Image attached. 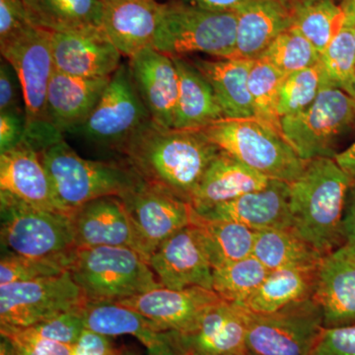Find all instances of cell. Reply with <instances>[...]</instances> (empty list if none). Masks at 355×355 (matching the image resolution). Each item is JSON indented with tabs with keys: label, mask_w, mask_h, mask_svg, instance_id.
Masks as SVG:
<instances>
[{
	"label": "cell",
	"mask_w": 355,
	"mask_h": 355,
	"mask_svg": "<svg viewBox=\"0 0 355 355\" xmlns=\"http://www.w3.org/2000/svg\"><path fill=\"white\" fill-rule=\"evenodd\" d=\"M150 114L132 83L128 64L112 76L95 109L76 132L99 146L120 151L151 123Z\"/></svg>",
	"instance_id": "obj_11"
},
{
	"label": "cell",
	"mask_w": 355,
	"mask_h": 355,
	"mask_svg": "<svg viewBox=\"0 0 355 355\" xmlns=\"http://www.w3.org/2000/svg\"><path fill=\"white\" fill-rule=\"evenodd\" d=\"M221 299L214 291L203 287L175 291L161 286L116 303L137 311L160 331L184 333L191 330L203 313Z\"/></svg>",
	"instance_id": "obj_15"
},
{
	"label": "cell",
	"mask_w": 355,
	"mask_h": 355,
	"mask_svg": "<svg viewBox=\"0 0 355 355\" xmlns=\"http://www.w3.org/2000/svg\"><path fill=\"white\" fill-rule=\"evenodd\" d=\"M147 182L191 203L218 148L202 130L165 128L151 121L121 149Z\"/></svg>",
	"instance_id": "obj_1"
},
{
	"label": "cell",
	"mask_w": 355,
	"mask_h": 355,
	"mask_svg": "<svg viewBox=\"0 0 355 355\" xmlns=\"http://www.w3.org/2000/svg\"><path fill=\"white\" fill-rule=\"evenodd\" d=\"M0 355H11L10 349H9L8 343L6 338L1 336V343H0Z\"/></svg>",
	"instance_id": "obj_52"
},
{
	"label": "cell",
	"mask_w": 355,
	"mask_h": 355,
	"mask_svg": "<svg viewBox=\"0 0 355 355\" xmlns=\"http://www.w3.org/2000/svg\"><path fill=\"white\" fill-rule=\"evenodd\" d=\"M179 76L175 116L177 130H203L224 118L214 89L202 72L183 57H171Z\"/></svg>",
	"instance_id": "obj_29"
},
{
	"label": "cell",
	"mask_w": 355,
	"mask_h": 355,
	"mask_svg": "<svg viewBox=\"0 0 355 355\" xmlns=\"http://www.w3.org/2000/svg\"><path fill=\"white\" fill-rule=\"evenodd\" d=\"M292 28L320 53L326 50L345 23L342 7L335 0H289Z\"/></svg>",
	"instance_id": "obj_34"
},
{
	"label": "cell",
	"mask_w": 355,
	"mask_h": 355,
	"mask_svg": "<svg viewBox=\"0 0 355 355\" xmlns=\"http://www.w3.org/2000/svg\"><path fill=\"white\" fill-rule=\"evenodd\" d=\"M198 214L205 218L236 222L254 232L292 228L289 184L272 180L263 190L246 193Z\"/></svg>",
	"instance_id": "obj_21"
},
{
	"label": "cell",
	"mask_w": 355,
	"mask_h": 355,
	"mask_svg": "<svg viewBox=\"0 0 355 355\" xmlns=\"http://www.w3.org/2000/svg\"><path fill=\"white\" fill-rule=\"evenodd\" d=\"M244 311L249 355H311L324 329L323 313L313 297L268 314Z\"/></svg>",
	"instance_id": "obj_10"
},
{
	"label": "cell",
	"mask_w": 355,
	"mask_h": 355,
	"mask_svg": "<svg viewBox=\"0 0 355 355\" xmlns=\"http://www.w3.org/2000/svg\"><path fill=\"white\" fill-rule=\"evenodd\" d=\"M352 184L329 157L307 161L302 174L289 183L292 228L324 256L345 245L342 221Z\"/></svg>",
	"instance_id": "obj_2"
},
{
	"label": "cell",
	"mask_w": 355,
	"mask_h": 355,
	"mask_svg": "<svg viewBox=\"0 0 355 355\" xmlns=\"http://www.w3.org/2000/svg\"><path fill=\"white\" fill-rule=\"evenodd\" d=\"M236 25L234 12H214L182 1L162 4L153 48L170 57L202 53L232 58Z\"/></svg>",
	"instance_id": "obj_8"
},
{
	"label": "cell",
	"mask_w": 355,
	"mask_h": 355,
	"mask_svg": "<svg viewBox=\"0 0 355 355\" xmlns=\"http://www.w3.org/2000/svg\"><path fill=\"white\" fill-rule=\"evenodd\" d=\"M270 182V178L221 150L203 175L191 205L200 214L246 193L263 190Z\"/></svg>",
	"instance_id": "obj_27"
},
{
	"label": "cell",
	"mask_w": 355,
	"mask_h": 355,
	"mask_svg": "<svg viewBox=\"0 0 355 355\" xmlns=\"http://www.w3.org/2000/svg\"><path fill=\"white\" fill-rule=\"evenodd\" d=\"M191 225L214 270L252 256L254 232L236 222L205 218L193 209Z\"/></svg>",
	"instance_id": "obj_30"
},
{
	"label": "cell",
	"mask_w": 355,
	"mask_h": 355,
	"mask_svg": "<svg viewBox=\"0 0 355 355\" xmlns=\"http://www.w3.org/2000/svg\"><path fill=\"white\" fill-rule=\"evenodd\" d=\"M148 265L166 288L181 291L200 286L214 291V268L191 224L161 243Z\"/></svg>",
	"instance_id": "obj_16"
},
{
	"label": "cell",
	"mask_w": 355,
	"mask_h": 355,
	"mask_svg": "<svg viewBox=\"0 0 355 355\" xmlns=\"http://www.w3.org/2000/svg\"><path fill=\"white\" fill-rule=\"evenodd\" d=\"M182 355H247V322L241 306L219 300L184 333H171Z\"/></svg>",
	"instance_id": "obj_14"
},
{
	"label": "cell",
	"mask_w": 355,
	"mask_h": 355,
	"mask_svg": "<svg viewBox=\"0 0 355 355\" xmlns=\"http://www.w3.org/2000/svg\"><path fill=\"white\" fill-rule=\"evenodd\" d=\"M311 355H355V324L324 328Z\"/></svg>",
	"instance_id": "obj_42"
},
{
	"label": "cell",
	"mask_w": 355,
	"mask_h": 355,
	"mask_svg": "<svg viewBox=\"0 0 355 355\" xmlns=\"http://www.w3.org/2000/svg\"><path fill=\"white\" fill-rule=\"evenodd\" d=\"M352 26H354V25H352ZM354 33H355V26H354Z\"/></svg>",
	"instance_id": "obj_55"
},
{
	"label": "cell",
	"mask_w": 355,
	"mask_h": 355,
	"mask_svg": "<svg viewBox=\"0 0 355 355\" xmlns=\"http://www.w3.org/2000/svg\"><path fill=\"white\" fill-rule=\"evenodd\" d=\"M252 254L270 272L282 268L316 270L324 257L293 228L257 231Z\"/></svg>",
	"instance_id": "obj_31"
},
{
	"label": "cell",
	"mask_w": 355,
	"mask_h": 355,
	"mask_svg": "<svg viewBox=\"0 0 355 355\" xmlns=\"http://www.w3.org/2000/svg\"><path fill=\"white\" fill-rule=\"evenodd\" d=\"M69 270L90 302H120L162 286L132 248H77Z\"/></svg>",
	"instance_id": "obj_5"
},
{
	"label": "cell",
	"mask_w": 355,
	"mask_h": 355,
	"mask_svg": "<svg viewBox=\"0 0 355 355\" xmlns=\"http://www.w3.org/2000/svg\"><path fill=\"white\" fill-rule=\"evenodd\" d=\"M71 220L77 248L127 247L137 251L132 223L119 197L91 200L72 212Z\"/></svg>",
	"instance_id": "obj_22"
},
{
	"label": "cell",
	"mask_w": 355,
	"mask_h": 355,
	"mask_svg": "<svg viewBox=\"0 0 355 355\" xmlns=\"http://www.w3.org/2000/svg\"><path fill=\"white\" fill-rule=\"evenodd\" d=\"M83 310V307L67 311L42 323L24 329L40 338L72 347L85 329Z\"/></svg>",
	"instance_id": "obj_41"
},
{
	"label": "cell",
	"mask_w": 355,
	"mask_h": 355,
	"mask_svg": "<svg viewBox=\"0 0 355 355\" xmlns=\"http://www.w3.org/2000/svg\"><path fill=\"white\" fill-rule=\"evenodd\" d=\"M120 198L132 223L137 251L147 263L161 243L191 224L190 202L144 180Z\"/></svg>",
	"instance_id": "obj_13"
},
{
	"label": "cell",
	"mask_w": 355,
	"mask_h": 355,
	"mask_svg": "<svg viewBox=\"0 0 355 355\" xmlns=\"http://www.w3.org/2000/svg\"><path fill=\"white\" fill-rule=\"evenodd\" d=\"M247 0H182L183 3L214 12H234Z\"/></svg>",
	"instance_id": "obj_49"
},
{
	"label": "cell",
	"mask_w": 355,
	"mask_h": 355,
	"mask_svg": "<svg viewBox=\"0 0 355 355\" xmlns=\"http://www.w3.org/2000/svg\"><path fill=\"white\" fill-rule=\"evenodd\" d=\"M347 94H349L350 97L352 98V100H354L355 103V76L354 77V80H352V85H350V88L349 92H347Z\"/></svg>",
	"instance_id": "obj_53"
},
{
	"label": "cell",
	"mask_w": 355,
	"mask_h": 355,
	"mask_svg": "<svg viewBox=\"0 0 355 355\" xmlns=\"http://www.w3.org/2000/svg\"><path fill=\"white\" fill-rule=\"evenodd\" d=\"M202 130L220 150L270 180L291 183L307 163L282 133L257 119H222Z\"/></svg>",
	"instance_id": "obj_7"
},
{
	"label": "cell",
	"mask_w": 355,
	"mask_h": 355,
	"mask_svg": "<svg viewBox=\"0 0 355 355\" xmlns=\"http://www.w3.org/2000/svg\"><path fill=\"white\" fill-rule=\"evenodd\" d=\"M111 77L84 78L55 69L46 100L51 125L62 133L76 132L95 109Z\"/></svg>",
	"instance_id": "obj_26"
},
{
	"label": "cell",
	"mask_w": 355,
	"mask_h": 355,
	"mask_svg": "<svg viewBox=\"0 0 355 355\" xmlns=\"http://www.w3.org/2000/svg\"><path fill=\"white\" fill-rule=\"evenodd\" d=\"M85 329L107 336H132L149 355H178L171 333L157 327L137 311L116 302H90L83 310Z\"/></svg>",
	"instance_id": "obj_25"
},
{
	"label": "cell",
	"mask_w": 355,
	"mask_h": 355,
	"mask_svg": "<svg viewBox=\"0 0 355 355\" xmlns=\"http://www.w3.org/2000/svg\"><path fill=\"white\" fill-rule=\"evenodd\" d=\"M316 270L282 268L272 270L253 294L238 305L256 314H268L292 303L312 297Z\"/></svg>",
	"instance_id": "obj_33"
},
{
	"label": "cell",
	"mask_w": 355,
	"mask_h": 355,
	"mask_svg": "<svg viewBox=\"0 0 355 355\" xmlns=\"http://www.w3.org/2000/svg\"><path fill=\"white\" fill-rule=\"evenodd\" d=\"M0 334L1 336L29 347L36 355H72L70 345L40 338L26 329L0 327Z\"/></svg>",
	"instance_id": "obj_45"
},
{
	"label": "cell",
	"mask_w": 355,
	"mask_h": 355,
	"mask_svg": "<svg viewBox=\"0 0 355 355\" xmlns=\"http://www.w3.org/2000/svg\"><path fill=\"white\" fill-rule=\"evenodd\" d=\"M35 26L24 0H0V44Z\"/></svg>",
	"instance_id": "obj_43"
},
{
	"label": "cell",
	"mask_w": 355,
	"mask_h": 355,
	"mask_svg": "<svg viewBox=\"0 0 355 355\" xmlns=\"http://www.w3.org/2000/svg\"><path fill=\"white\" fill-rule=\"evenodd\" d=\"M343 243L355 248V184H352L343 210L342 221Z\"/></svg>",
	"instance_id": "obj_48"
},
{
	"label": "cell",
	"mask_w": 355,
	"mask_h": 355,
	"mask_svg": "<svg viewBox=\"0 0 355 355\" xmlns=\"http://www.w3.org/2000/svg\"><path fill=\"white\" fill-rule=\"evenodd\" d=\"M0 51L15 69L22 86L27 132L23 144L40 151L64 139V133L51 125L46 111L49 86L55 72L51 32L31 26L24 32L0 44Z\"/></svg>",
	"instance_id": "obj_3"
},
{
	"label": "cell",
	"mask_w": 355,
	"mask_h": 355,
	"mask_svg": "<svg viewBox=\"0 0 355 355\" xmlns=\"http://www.w3.org/2000/svg\"><path fill=\"white\" fill-rule=\"evenodd\" d=\"M67 270H69V266L62 261L2 253L0 261V286L55 277Z\"/></svg>",
	"instance_id": "obj_40"
},
{
	"label": "cell",
	"mask_w": 355,
	"mask_h": 355,
	"mask_svg": "<svg viewBox=\"0 0 355 355\" xmlns=\"http://www.w3.org/2000/svg\"><path fill=\"white\" fill-rule=\"evenodd\" d=\"M345 16V23L355 26V0H342L340 4Z\"/></svg>",
	"instance_id": "obj_51"
},
{
	"label": "cell",
	"mask_w": 355,
	"mask_h": 355,
	"mask_svg": "<svg viewBox=\"0 0 355 355\" xmlns=\"http://www.w3.org/2000/svg\"><path fill=\"white\" fill-rule=\"evenodd\" d=\"M335 160L343 172L349 177L352 184H355V140L345 150L336 154Z\"/></svg>",
	"instance_id": "obj_50"
},
{
	"label": "cell",
	"mask_w": 355,
	"mask_h": 355,
	"mask_svg": "<svg viewBox=\"0 0 355 355\" xmlns=\"http://www.w3.org/2000/svg\"><path fill=\"white\" fill-rule=\"evenodd\" d=\"M0 193L38 209L72 214L58 200L38 151L27 144L0 153Z\"/></svg>",
	"instance_id": "obj_20"
},
{
	"label": "cell",
	"mask_w": 355,
	"mask_h": 355,
	"mask_svg": "<svg viewBox=\"0 0 355 355\" xmlns=\"http://www.w3.org/2000/svg\"><path fill=\"white\" fill-rule=\"evenodd\" d=\"M354 123L352 98L342 89L324 84L309 108L282 119V132L303 160L335 158L336 140Z\"/></svg>",
	"instance_id": "obj_9"
},
{
	"label": "cell",
	"mask_w": 355,
	"mask_h": 355,
	"mask_svg": "<svg viewBox=\"0 0 355 355\" xmlns=\"http://www.w3.org/2000/svg\"><path fill=\"white\" fill-rule=\"evenodd\" d=\"M39 154L58 200L70 212L97 198L123 197L144 180L127 160L83 158L64 139Z\"/></svg>",
	"instance_id": "obj_4"
},
{
	"label": "cell",
	"mask_w": 355,
	"mask_h": 355,
	"mask_svg": "<svg viewBox=\"0 0 355 355\" xmlns=\"http://www.w3.org/2000/svg\"><path fill=\"white\" fill-rule=\"evenodd\" d=\"M87 300L69 270L0 286V327L24 329L84 307Z\"/></svg>",
	"instance_id": "obj_12"
},
{
	"label": "cell",
	"mask_w": 355,
	"mask_h": 355,
	"mask_svg": "<svg viewBox=\"0 0 355 355\" xmlns=\"http://www.w3.org/2000/svg\"><path fill=\"white\" fill-rule=\"evenodd\" d=\"M320 58L321 53L315 46L291 27L282 32L258 60L268 62L287 76L319 64Z\"/></svg>",
	"instance_id": "obj_37"
},
{
	"label": "cell",
	"mask_w": 355,
	"mask_h": 355,
	"mask_svg": "<svg viewBox=\"0 0 355 355\" xmlns=\"http://www.w3.org/2000/svg\"><path fill=\"white\" fill-rule=\"evenodd\" d=\"M103 31L123 57L153 46L162 4L156 0H103Z\"/></svg>",
	"instance_id": "obj_23"
},
{
	"label": "cell",
	"mask_w": 355,
	"mask_h": 355,
	"mask_svg": "<svg viewBox=\"0 0 355 355\" xmlns=\"http://www.w3.org/2000/svg\"><path fill=\"white\" fill-rule=\"evenodd\" d=\"M128 65L132 83L153 123L174 128L179 76L173 58L148 46L128 58Z\"/></svg>",
	"instance_id": "obj_17"
},
{
	"label": "cell",
	"mask_w": 355,
	"mask_h": 355,
	"mask_svg": "<svg viewBox=\"0 0 355 355\" xmlns=\"http://www.w3.org/2000/svg\"><path fill=\"white\" fill-rule=\"evenodd\" d=\"M234 13L237 25L232 58L258 60L282 32L292 27L289 0H247Z\"/></svg>",
	"instance_id": "obj_24"
},
{
	"label": "cell",
	"mask_w": 355,
	"mask_h": 355,
	"mask_svg": "<svg viewBox=\"0 0 355 355\" xmlns=\"http://www.w3.org/2000/svg\"><path fill=\"white\" fill-rule=\"evenodd\" d=\"M55 69L84 78H110L121 67L120 51L103 29L51 32Z\"/></svg>",
	"instance_id": "obj_18"
},
{
	"label": "cell",
	"mask_w": 355,
	"mask_h": 355,
	"mask_svg": "<svg viewBox=\"0 0 355 355\" xmlns=\"http://www.w3.org/2000/svg\"><path fill=\"white\" fill-rule=\"evenodd\" d=\"M320 64L327 83L349 92L355 76V33L345 23L342 30L321 53Z\"/></svg>",
	"instance_id": "obj_39"
},
{
	"label": "cell",
	"mask_w": 355,
	"mask_h": 355,
	"mask_svg": "<svg viewBox=\"0 0 355 355\" xmlns=\"http://www.w3.org/2000/svg\"><path fill=\"white\" fill-rule=\"evenodd\" d=\"M35 26L51 32L102 29L103 0H24Z\"/></svg>",
	"instance_id": "obj_32"
},
{
	"label": "cell",
	"mask_w": 355,
	"mask_h": 355,
	"mask_svg": "<svg viewBox=\"0 0 355 355\" xmlns=\"http://www.w3.org/2000/svg\"><path fill=\"white\" fill-rule=\"evenodd\" d=\"M119 355H139L137 352H133L130 349H120Z\"/></svg>",
	"instance_id": "obj_54"
},
{
	"label": "cell",
	"mask_w": 355,
	"mask_h": 355,
	"mask_svg": "<svg viewBox=\"0 0 355 355\" xmlns=\"http://www.w3.org/2000/svg\"><path fill=\"white\" fill-rule=\"evenodd\" d=\"M191 62L214 89L224 118L254 119L249 91V76L254 60L229 58Z\"/></svg>",
	"instance_id": "obj_28"
},
{
	"label": "cell",
	"mask_w": 355,
	"mask_h": 355,
	"mask_svg": "<svg viewBox=\"0 0 355 355\" xmlns=\"http://www.w3.org/2000/svg\"><path fill=\"white\" fill-rule=\"evenodd\" d=\"M72 355H119L110 336L84 329L78 340L71 347Z\"/></svg>",
	"instance_id": "obj_47"
},
{
	"label": "cell",
	"mask_w": 355,
	"mask_h": 355,
	"mask_svg": "<svg viewBox=\"0 0 355 355\" xmlns=\"http://www.w3.org/2000/svg\"><path fill=\"white\" fill-rule=\"evenodd\" d=\"M182 355V354H181Z\"/></svg>",
	"instance_id": "obj_57"
},
{
	"label": "cell",
	"mask_w": 355,
	"mask_h": 355,
	"mask_svg": "<svg viewBox=\"0 0 355 355\" xmlns=\"http://www.w3.org/2000/svg\"><path fill=\"white\" fill-rule=\"evenodd\" d=\"M286 74L261 60H254L249 76L254 119L282 133V120L279 114V94Z\"/></svg>",
	"instance_id": "obj_36"
},
{
	"label": "cell",
	"mask_w": 355,
	"mask_h": 355,
	"mask_svg": "<svg viewBox=\"0 0 355 355\" xmlns=\"http://www.w3.org/2000/svg\"><path fill=\"white\" fill-rule=\"evenodd\" d=\"M312 297L323 313L324 328L355 324V248L345 244L324 254Z\"/></svg>",
	"instance_id": "obj_19"
},
{
	"label": "cell",
	"mask_w": 355,
	"mask_h": 355,
	"mask_svg": "<svg viewBox=\"0 0 355 355\" xmlns=\"http://www.w3.org/2000/svg\"><path fill=\"white\" fill-rule=\"evenodd\" d=\"M0 216L2 253L62 261L69 268L77 250L71 216L0 193Z\"/></svg>",
	"instance_id": "obj_6"
},
{
	"label": "cell",
	"mask_w": 355,
	"mask_h": 355,
	"mask_svg": "<svg viewBox=\"0 0 355 355\" xmlns=\"http://www.w3.org/2000/svg\"><path fill=\"white\" fill-rule=\"evenodd\" d=\"M25 111L22 86L12 65L2 58L0 64V112Z\"/></svg>",
	"instance_id": "obj_44"
},
{
	"label": "cell",
	"mask_w": 355,
	"mask_h": 355,
	"mask_svg": "<svg viewBox=\"0 0 355 355\" xmlns=\"http://www.w3.org/2000/svg\"><path fill=\"white\" fill-rule=\"evenodd\" d=\"M327 83L321 64L287 74L282 80L279 94L280 120L309 108Z\"/></svg>",
	"instance_id": "obj_38"
},
{
	"label": "cell",
	"mask_w": 355,
	"mask_h": 355,
	"mask_svg": "<svg viewBox=\"0 0 355 355\" xmlns=\"http://www.w3.org/2000/svg\"><path fill=\"white\" fill-rule=\"evenodd\" d=\"M270 270L253 254L214 270L212 289L228 302H244L265 282Z\"/></svg>",
	"instance_id": "obj_35"
},
{
	"label": "cell",
	"mask_w": 355,
	"mask_h": 355,
	"mask_svg": "<svg viewBox=\"0 0 355 355\" xmlns=\"http://www.w3.org/2000/svg\"><path fill=\"white\" fill-rule=\"evenodd\" d=\"M247 355H249V354H247Z\"/></svg>",
	"instance_id": "obj_56"
},
{
	"label": "cell",
	"mask_w": 355,
	"mask_h": 355,
	"mask_svg": "<svg viewBox=\"0 0 355 355\" xmlns=\"http://www.w3.org/2000/svg\"><path fill=\"white\" fill-rule=\"evenodd\" d=\"M27 132L25 111L0 112V153L19 146Z\"/></svg>",
	"instance_id": "obj_46"
}]
</instances>
